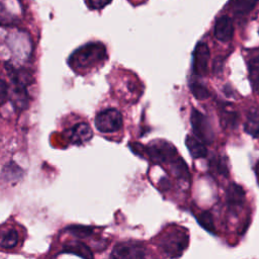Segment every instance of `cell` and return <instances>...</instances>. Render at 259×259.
I'll use <instances>...</instances> for the list:
<instances>
[{
	"instance_id": "cell-1",
	"label": "cell",
	"mask_w": 259,
	"mask_h": 259,
	"mask_svg": "<svg viewBox=\"0 0 259 259\" xmlns=\"http://www.w3.org/2000/svg\"><path fill=\"white\" fill-rule=\"evenodd\" d=\"M106 55L105 48L100 42H90L74 52L70 64L77 68H85L99 63Z\"/></svg>"
},
{
	"instance_id": "cell-2",
	"label": "cell",
	"mask_w": 259,
	"mask_h": 259,
	"mask_svg": "<svg viewBox=\"0 0 259 259\" xmlns=\"http://www.w3.org/2000/svg\"><path fill=\"white\" fill-rule=\"evenodd\" d=\"M95 126L104 134L117 132L122 126V115L114 108L105 109L96 115Z\"/></svg>"
},
{
	"instance_id": "cell-3",
	"label": "cell",
	"mask_w": 259,
	"mask_h": 259,
	"mask_svg": "<svg viewBox=\"0 0 259 259\" xmlns=\"http://www.w3.org/2000/svg\"><path fill=\"white\" fill-rule=\"evenodd\" d=\"M191 125L196 138L207 144L211 143L213 138L211 127L209 126L206 117L196 109H193L191 113Z\"/></svg>"
},
{
	"instance_id": "cell-4",
	"label": "cell",
	"mask_w": 259,
	"mask_h": 259,
	"mask_svg": "<svg viewBox=\"0 0 259 259\" xmlns=\"http://www.w3.org/2000/svg\"><path fill=\"white\" fill-rule=\"evenodd\" d=\"M186 246V236L177 232H172L164 236L161 240V247L169 255H177Z\"/></svg>"
},
{
	"instance_id": "cell-5",
	"label": "cell",
	"mask_w": 259,
	"mask_h": 259,
	"mask_svg": "<svg viewBox=\"0 0 259 259\" xmlns=\"http://www.w3.org/2000/svg\"><path fill=\"white\" fill-rule=\"evenodd\" d=\"M193 69L198 75H205L209 60V50L204 42H198L193 54Z\"/></svg>"
},
{
	"instance_id": "cell-6",
	"label": "cell",
	"mask_w": 259,
	"mask_h": 259,
	"mask_svg": "<svg viewBox=\"0 0 259 259\" xmlns=\"http://www.w3.org/2000/svg\"><path fill=\"white\" fill-rule=\"evenodd\" d=\"M144 255H145V251L142 248V246L138 244H130V243L117 244L111 252V257L122 258V259L142 258L144 257Z\"/></svg>"
},
{
	"instance_id": "cell-7",
	"label": "cell",
	"mask_w": 259,
	"mask_h": 259,
	"mask_svg": "<svg viewBox=\"0 0 259 259\" xmlns=\"http://www.w3.org/2000/svg\"><path fill=\"white\" fill-rule=\"evenodd\" d=\"M234 34V24L232 19L227 16L223 15L221 16L214 25V36L217 39L226 42L229 41Z\"/></svg>"
},
{
	"instance_id": "cell-8",
	"label": "cell",
	"mask_w": 259,
	"mask_h": 259,
	"mask_svg": "<svg viewBox=\"0 0 259 259\" xmlns=\"http://www.w3.org/2000/svg\"><path fill=\"white\" fill-rule=\"evenodd\" d=\"M93 136L92 130L89 124L85 122H79L74 125L70 131V142L72 144H83L88 142Z\"/></svg>"
},
{
	"instance_id": "cell-9",
	"label": "cell",
	"mask_w": 259,
	"mask_h": 259,
	"mask_svg": "<svg viewBox=\"0 0 259 259\" xmlns=\"http://www.w3.org/2000/svg\"><path fill=\"white\" fill-rule=\"evenodd\" d=\"M174 148L165 142L154 144L149 147V155L152 159L160 162H165L171 159L174 156Z\"/></svg>"
},
{
	"instance_id": "cell-10",
	"label": "cell",
	"mask_w": 259,
	"mask_h": 259,
	"mask_svg": "<svg viewBox=\"0 0 259 259\" xmlns=\"http://www.w3.org/2000/svg\"><path fill=\"white\" fill-rule=\"evenodd\" d=\"M26 86L14 84L11 92V101L17 110H23L28 105V94L25 89Z\"/></svg>"
},
{
	"instance_id": "cell-11",
	"label": "cell",
	"mask_w": 259,
	"mask_h": 259,
	"mask_svg": "<svg viewBox=\"0 0 259 259\" xmlns=\"http://www.w3.org/2000/svg\"><path fill=\"white\" fill-rule=\"evenodd\" d=\"M245 193L243 188L235 183L230 184L227 190V202L231 207L241 206L244 202Z\"/></svg>"
},
{
	"instance_id": "cell-12",
	"label": "cell",
	"mask_w": 259,
	"mask_h": 259,
	"mask_svg": "<svg viewBox=\"0 0 259 259\" xmlns=\"http://www.w3.org/2000/svg\"><path fill=\"white\" fill-rule=\"evenodd\" d=\"M244 127L246 133L254 138H259V108H253L249 111Z\"/></svg>"
},
{
	"instance_id": "cell-13",
	"label": "cell",
	"mask_w": 259,
	"mask_h": 259,
	"mask_svg": "<svg viewBox=\"0 0 259 259\" xmlns=\"http://www.w3.org/2000/svg\"><path fill=\"white\" fill-rule=\"evenodd\" d=\"M18 243V233L14 228L3 229L0 231V247L11 249Z\"/></svg>"
},
{
	"instance_id": "cell-14",
	"label": "cell",
	"mask_w": 259,
	"mask_h": 259,
	"mask_svg": "<svg viewBox=\"0 0 259 259\" xmlns=\"http://www.w3.org/2000/svg\"><path fill=\"white\" fill-rule=\"evenodd\" d=\"M185 143L189 153L193 158H201L206 155V148L198 138L188 136Z\"/></svg>"
},
{
	"instance_id": "cell-15",
	"label": "cell",
	"mask_w": 259,
	"mask_h": 259,
	"mask_svg": "<svg viewBox=\"0 0 259 259\" xmlns=\"http://www.w3.org/2000/svg\"><path fill=\"white\" fill-rule=\"evenodd\" d=\"M258 0H232L231 5L237 14H247L255 7Z\"/></svg>"
},
{
	"instance_id": "cell-16",
	"label": "cell",
	"mask_w": 259,
	"mask_h": 259,
	"mask_svg": "<svg viewBox=\"0 0 259 259\" xmlns=\"http://www.w3.org/2000/svg\"><path fill=\"white\" fill-rule=\"evenodd\" d=\"M64 251L68 252V253H73V254L78 255L80 257L91 258L93 256L91 251L89 250V248L87 246H85L84 244L80 243V242H72V243L68 244L64 248Z\"/></svg>"
},
{
	"instance_id": "cell-17",
	"label": "cell",
	"mask_w": 259,
	"mask_h": 259,
	"mask_svg": "<svg viewBox=\"0 0 259 259\" xmlns=\"http://www.w3.org/2000/svg\"><path fill=\"white\" fill-rule=\"evenodd\" d=\"M249 74L254 88L259 91V57H256L250 61Z\"/></svg>"
},
{
	"instance_id": "cell-18",
	"label": "cell",
	"mask_w": 259,
	"mask_h": 259,
	"mask_svg": "<svg viewBox=\"0 0 259 259\" xmlns=\"http://www.w3.org/2000/svg\"><path fill=\"white\" fill-rule=\"evenodd\" d=\"M15 21V17L7 8L0 3V25H10Z\"/></svg>"
},
{
	"instance_id": "cell-19",
	"label": "cell",
	"mask_w": 259,
	"mask_h": 259,
	"mask_svg": "<svg viewBox=\"0 0 259 259\" xmlns=\"http://www.w3.org/2000/svg\"><path fill=\"white\" fill-rule=\"evenodd\" d=\"M11 163L7 166H5V168L3 169V174H4V177L7 179V180H12V179H18L20 177V172H21V169L14 165V168H13V171H11Z\"/></svg>"
},
{
	"instance_id": "cell-20",
	"label": "cell",
	"mask_w": 259,
	"mask_h": 259,
	"mask_svg": "<svg viewBox=\"0 0 259 259\" xmlns=\"http://www.w3.org/2000/svg\"><path fill=\"white\" fill-rule=\"evenodd\" d=\"M199 224L206 229L207 231H213V224L211 220V215L208 212H203L200 214V217L197 219Z\"/></svg>"
},
{
	"instance_id": "cell-21",
	"label": "cell",
	"mask_w": 259,
	"mask_h": 259,
	"mask_svg": "<svg viewBox=\"0 0 259 259\" xmlns=\"http://www.w3.org/2000/svg\"><path fill=\"white\" fill-rule=\"evenodd\" d=\"M191 91L197 99H204V98H207V96H208L207 90L200 84L192 85L191 86Z\"/></svg>"
},
{
	"instance_id": "cell-22",
	"label": "cell",
	"mask_w": 259,
	"mask_h": 259,
	"mask_svg": "<svg viewBox=\"0 0 259 259\" xmlns=\"http://www.w3.org/2000/svg\"><path fill=\"white\" fill-rule=\"evenodd\" d=\"M73 235L78 236V237H85L88 236L91 233V229L87 228V227H83V226H75L73 228L68 229Z\"/></svg>"
},
{
	"instance_id": "cell-23",
	"label": "cell",
	"mask_w": 259,
	"mask_h": 259,
	"mask_svg": "<svg viewBox=\"0 0 259 259\" xmlns=\"http://www.w3.org/2000/svg\"><path fill=\"white\" fill-rule=\"evenodd\" d=\"M7 96H8V86L2 79H0V106L6 101Z\"/></svg>"
},
{
	"instance_id": "cell-24",
	"label": "cell",
	"mask_w": 259,
	"mask_h": 259,
	"mask_svg": "<svg viewBox=\"0 0 259 259\" xmlns=\"http://www.w3.org/2000/svg\"><path fill=\"white\" fill-rule=\"evenodd\" d=\"M112 0H88L89 6L92 9H101L108 5Z\"/></svg>"
},
{
	"instance_id": "cell-25",
	"label": "cell",
	"mask_w": 259,
	"mask_h": 259,
	"mask_svg": "<svg viewBox=\"0 0 259 259\" xmlns=\"http://www.w3.org/2000/svg\"><path fill=\"white\" fill-rule=\"evenodd\" d=\"M255 174H256V177H257V181L259 183V161L257 162V164L255 166Z\"/></svg>"
}]
</instances>
